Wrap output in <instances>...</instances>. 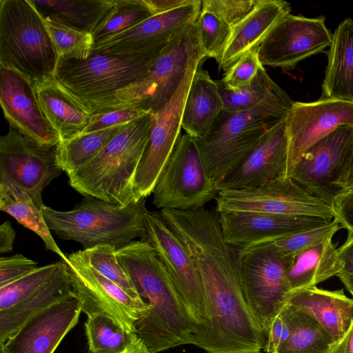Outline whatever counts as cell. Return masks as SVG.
I'll list each match as a JSON object with an SVG mask.
<instances>
[{
    "label": "cell",
    "mask_w": 353,
    "mask_h": 353,
    "mask_svg": "<svg viewBox=\"0 0 353 353\" xmlns=\"http://www.w3.org/2000/svg\"><path fill=\"white\" fill-rule=\"evenodd\" d=\"M198 39L205 57L219 64L232 32V28L215 13L202 9L196 21Z\"/></svg>",
    "instance_id": "ab89813d"
},
{
    "label": "cell",
    "mask_w": 353,
    "mask_h": 353,
    "mask_svg": "<svg viewBox=\"0 0 353 353\" xmlns=\"http://www.w3.org/2000/svg\"><path fill=\"white\" fill-rule=\"evenodd\" d=\"M85 331L89 353H122L142 341L136 333H129L108 316H87Z\"/></svg>",
    "instance_id": "e575fe53"
},
{
    "label": "cell",
    "mask_w": 353,
    "mask_h": 353,
    "mask_svg": "<svg viewBox=\"0 0 353 353\" xmlns=\"http://www.w3.org/2000/svg\"><path fill=\"white\" fill-rule=\"evenodd\" d=\"M37 262L17 254L0 259V288L7 285L37 268Z\"/></svg>",
    "instance_id": "f6af8a7d"
},
{
    "label": "cell",
    "mask_w": 353,
    "mask_h": 353,
    "mask_svg": "<svg viewBox=\"0 0 353 353\" xmlns=\"http://www.w3.org/2000/svg\"><path fill=\"white\" fill-rule=\"evenodd\" d=\"M163 49L136 56L92 50L85 60L59 59L54 76L92 114L119 109L117 92L143 78Z\"/></svg>",
    "instance_id": "8992f818"
},
{
    "label": "cell",
    "mask_w": 353,
    "mask_h": 353,
    "mask_svg": "<svg viewBox=\"0 0 353 353\" xmlns=\"http://www.w3.org/2000/svg\"><path fill=\"white\" fill-rule=\"evenodd\" d=\"M353 126V102L319 99L314 102H295L285 118L288 139L286 176L301 155L314 143L338 128Z\"/></svg>",
    "instance_id": "d6986e66"
},
{
    "label": "cell",
    "mask_w": 353,
    "mask_h": 353,
    "mask_svg": "<svg viewBox=\"0 0 353 353\" xmlns=\"http://www.w3.org/2000/svg\"><path fill=\"white\" fill-rule=\"evenodd\" d=\"M329 353H353V323L345 334L335 343Z\"/></svg>",
    "instance_id": "f5cc1de1"
},
{
    "label": "cell",
    "mask_w": 353,
    "mask_h": 353,
    "mask_svg": "<svg viewBox=\"0 0 353 353\" xmlns=\"http://www.w3.org/2000/svg\"><path fill=\"white\" fill-rule=\"evenodd\" d=\"M33 85L41 111L61 140L74 137L85 128L92 112L54 75Z\"/></svg>",
    "instance_id": "d4e9b609"
},
{
    "label": "cell",
    "mask_w": 353,
    "mask_h": 353,
    "mask_svg": "<svg viewBox=\"0 0 353 353\" xmlns=\"http://www.w3.org/2000/svg\"><path fill=\"white\" fill-rule=\"evenodd\" d=\"M16 236V232L7 221L0 225V253L6 254L13 250V243Z\"/></svg>",
    "instance_id": "f907efd6"
},
{
    "label": "cell",
    "mask_w": 353,
    "mask_h": 353,
    "mask_svg": "<svg viewBox=\"0 0 353 353\" xmlns=\"http://www.w3.org/2000/svg\"><path fill=\"white\" fill-rule=\"evenodd\" d=\"M152 15L143 0H115L112 10L92 34L94 41L129 29Z\"/></svg>",
    "instance_id": "74e56055"
},
{
    "label": "cell",
    "mask_w": 353,
    "mask_h": 353,
    "mask_svg": "<svg viewBox=\"0 0 353 353\" xmlns=\"http://www.w3.org/2000/svg\"><path fill=\"white\" fill-rule=\"evenodd\" d=\"M239 250L240 281L244 297L266 338L291 291L288 270L271 248L257 245Z\"/></svg>",
    "instance_id": "8fae6325"
},
{
    "label": "cell",
    "mask_w": 353,
    "mask_h": 353,
    "mask_svg": "<svg viewBox=\"0 0 353 353\" xmlns=\"http://www.w3.org/2000/svg\"><path fill=\"white\" fill-rule=\"evenodd\" d=\"M219 192L207 173L196 140L181 135L153 190V204L160 210H196L216 199Z\"/></svg>",
    "instance_id": "9c48e42d"
},
{
    "label": "cell",
    "mask_w": 353,
    "mask_h": 353,
    "mask_svg": "<svg viewBox=\"0 0 353 353\" xmlns=\"http://www.w3.org/2000/svg\"><path fill=\"white\" fill-rule=\"evenodd\" d=\"M150 112L136 108H123L97 112L92 115L88 125L80 134H86L126 124Z\"/></svg>",
    "instance_id": "ee69618b"
},
{
    "label": "cell",
    "mask_w": 353,
    "mask_h": 353,
    "mask_svg": "<svg viewBox=\"0 0 353 353\" xmlns=\"http://www.w3.org/2000/svg\"><path fill=\"white\" fill-rule=\"evenodd\" d=\"M288 139L285 119L263 137L255 148L224 176L216 181L219 190L257 187L286 176Z\"/></svg>",
    "instance_id": "cb8c5ba5"
},
{
    "label": "cell",
    "mask_w": 353,
    "mask_h": 353,
    "mask_svg": "<svg viewBox=\"0 0 353 353\" xmlns=\"http://www.w3.org/2000/svg\"><path fill=\"white\" fill-rule=\"evenodd\" d=\"M290 327L288 339L276 353H329L335 344L331 334L310 313L287 303L283 307Z\"/></svg>",
    "instance_id": "1f68e13d"
},
{
    "label": "cell",
    "mask_w": 353,
    "mask_h": 353,
    "mask_svg": "<svg viewBox=\"0 0 353 353\" xmlns=\"http://www.w3.org/2000/svg\"><path fill=\"white\" fill-rule=\"evenodd\" d=\"M216 81L224 109L227 110L250 109L268 99L287 94L270 78L264 67L259 70L254 80L245 86L230 88L225 85L220 80Z\"/></svg>",
    "instance_id": "d590c367"
},
{
    "label": "cell",
    "mask_w": 353,
    "mask_h": 353,
    "mask_svg": "<svg viewBox=\"0 0 353 353\" xmlns=\"http://www.w3.org/2000/svg\"><path fill=\"white\" fill-rule=\"evenodd\" d=\"M259 1L260 0H203L202 9L215 13L233 28L252 12Z\"/></svg>",
    "instance_id": "7bdbcfd3"
},
{
    "label": "cell",
    "mask_w": 353,
    "mask_h": 353,
    "mask_svg": "<svg viewBox=\"0 0 353 353\" xmlns=\"http://www.w3.org/2000/svg\"><path fill=\"white\" fill-rule=\"evenodd\" d=\"M352 141V125L338 128L301 155L290 177L310 194L332 206L336 196L343 191L339 182Z\"/></svg>",
    "instance_id": "ac0fdd59"
},
{
    "label": "cell",
    "mask_w": 353,
    "mask_h": 353,
    "mask_svg": "<svg viewBox=\"0 0 353 353\" xmlns=\"http://www.w3.org/2000/svg\"><path fill=\"white\" fill-rule=\"evenodd\" d=\"M340 272L332 238L298 254L288 268V277L292 291L316 286Z\"/></svg>",
    "instance_id": "4dcf8cb0"
},
{
    "label": "cell",
    "mask_w": 353,
    "mask_h": 353,
    "mask_svg": "<svg viewBox=\"0 0 353 353\" xmlns=\"http://www.w3.org/2000/svg\"><path fill=\"white\" fill-rule=\"evenodd\" d=\"M82 312L74 293L28 319L3 344L1 353H54Z\"/></svg>",
    "instance_id": "44dd1931"
},
{
    "label": "cell",
    "mask_w": 353,
    "mask_h": 353,
    "mask_svg": "<svg viewBox=\"0 0 353 353\" xmlns=\"http://www.w3.org/2000/svg\"><path fill=\"white\" fill-rule=\"evenodd\" d=\"M192 256L204 295L205 323L193 345L205 353H262L265 337L244 297L239 250L223 236L219 214L203 210L173 228Z\"/></svg>",
    "instance_id": "6da1fadb"
},
{
    "label": "cell",
    "mask_w": 353,
    "mask_h": 353,
    "mask_svg": "<svg viewBox=\"0 0 353 353\" xmlns=\"http://www.w3.org/2000/svg\"><path fill=\"white\" fill-rule=\"evenodd\" d=\"M151 113L123 125L89 163L68 176L84 196L121 206L137 201L132 181L147 145Z\"/></svg>",
    "instance_id": "3957f363"
},
{
    "label": "cell",
    "mask_w": 353,
    "mask_h": 353,
    "mask_svg": "<svg viewBox=\"0 0 353 353\" xmlns=\"http://www.w3.org/2000/svg\"><path fill=\"white\" fill-rule=\"evenodd\" d=\"M219 214L225 241L238 249L265 243L321 227L332 220L257 211H226Z\"/></svg>",
    "instance_id": "603a6c76"
},
{
    "label": "cell",
    "mask_w": 353,
    "mask_h": 353,
    "mask_svg": "<svg viewBox=\"0 0 353 353\" xmlns=\"http://www.w3.org/2000/svg\"><path fill=\"white\" fill-rule=\"evenodd\" d=\"M116 250L117 248L112 245L101 244L77 252L81 258L91 268L119 286L131 296L142 299L119 262Z\"/></svg>",
    "instance_id": "f35d334b"
},
{
    "label": "cell",
    "mask_w": 353,
    "mask_h": 353,
    "mask_svg": "<svg viewBox=\"0 0 353 353\" xmlns=\"http://www.w3.org/2000/svg\"><path fill=\"white\" fill-rule=\"evenodd\" d=\"M332 207L342 227L353 232V190H344L335 199Z\"/></svg>",
    "instance_id": "7dc6e473"
},
{
    "label": "cell",
    "mask_w": 353,
    "mask_h": 353,
    "mask_svg": "<svg viewBox=\"0 0 353 353\" xmlns=\"http://www.w3.org/2000/svg\"><path fill=\"white\" fill-rule=\"evenodd\" d=\"M72 294L63 261L38 267L0 288V345L31 316Z\"/></svg>",
    "instance_id": "30bf717a"
},
{
    "label": "cell",
    "mask_w": 353,
    "mask_h": 353,
    "mask_svg": "<svg viewBox=\"0 0 353 353\" xmlns=\"http://www.w3.org/2000/svg\"><path fill=\"white\" fill-rule=\"evenodd\" d=\"M217 212L257 211L282 215L333 219V207L283 176L257 187L223 190L216 198Z\"/></svg>",
    "instance_id": "7c38bea8"
},
{
    "label": "cell",
    "mask_w": 353,
    "mask_h": 353,
    "mask_svg": "<svg viewBox=\"0 0 353 353\" xmlns=\"http://www.w3.org/2000/svg\"><path fill=\"white\" fill-rule=\"evenodd\" d=\"M341 227L338 219L334 218L327 225L301 231L259 245H265L272 249L283 262L288 270L298 254L325 242L329 239H332Z\"/></svg>",
    "instance_id": "8d00e7d4"
},
{
    "label": "cell",
    "mask_w": 353,
    "mask_h": 353,
    "mask_svg": "<svg viewBox=\"0 0 353 353\" xmlns=\"http://www.w3.org/2000/svg\"><path fill=\"white\" fill-rule=\"evenodd\" d=\"M0 210L37 234L46 249L58 254L64 262L68 261V256L52 237L41 210L26 192L10 183L0 181Z\"/></svg>",
    "instance_id": "d6a6232c"
},
{
    "label": "cell",
    "mask_w": 353,
    "mask_h": 353,
    "mask_svg": "<svg viewBox=\"0 0 353 353\" xmlns=\"http://www.w3.org/2000/svg\"><path fill=\"white\" fill-rule=\"evenodd\" d=\"M117 258L137 292L150 307L136 334L151 353L193 345L196 327L164 265L150 243L134 240L117 249Z\"/></svg>",
    "instance_id": "7a4b0ae2"
},
{
    "label": "cell",
    "mask_w": 353,
    "mask_h": 353,
    "mask_svg": "<svg viewBox=\"0 0 353 353\" xmlns=\"http://www.w3.org/2000/svg\"><path fill=\"white\" fill-rule=\"evenodd\" d=\"M264 67L260 61L258 48L245 53L226 72L220 81L230 88H239L249 85L255 78L259 70Z\"/></svg>",
    "instance_id": "b9f144b4"
},
{
    "label": "cell",
    "mask_w": 353,
    "mask_h": 353,
    "mask_svg": "<svg viewBox=\"0 0 353 353\" xmlns=\"http://www.w3.org/2000/svg\"><path fill=\"white\" fill-rule=\"evenodd\" d=\"M292 10L283 0H260L255 9L232 28V32L219 69L225 72L247 52L259 47L266 36L284 16Z\"/></svg>",
    "instance_id": "484cf974"
},
{
    "label": "cell",
    "mask_w": 353,
    "mask_h": 353,
    "mask_svg": "<svg viewBox=\"0 0 353 353\" xmlns=\"http://www.w3.org/2000/svg\"><path fill=\"white\" fill-rule=\"evenodd\" d=\"M337 251L340 274L353 275V232H348L346 241Z\"/></svg>",
    "instance_id": "c3c4849f"
},
{
    "label": "cell",
    "mask_w": 353,
    "mask_h": 353,
    "mask_svg": "<svg viewBox=\"0 0 353 353\" xmlns=\"http://www.w3.org/2000/svg\"><path fill=\"white\" fill-rule=\"evenodd\" d=\"M195 23L168 42L143 78L117 92L121 108H141L152 114L170 100L192 63L206 58Z\"/></svg>",
    "instance_id": "ba28073f"
},
{
    "label": "cell",
    "mask_w": 353,
    "mask_h": 353,
    "mask_svg": "<svg viewBox=\"0 0 353 353\" xmlns=\"http://www.w3.org/2000/svg\"><path fill=\"white\" fill-rule=\"evenodd\" d=\"M224 109L218 85L208 70L195 71L187 94L181 127L195 140L203 137Z\"/></svg>",
    "instance_id": "f1b7e54d"
},
{
    "label": "cell",
    "mask_w": 353,
    "mask_h": 353,
    "mask_svg": "<svg viewBox=\"0 0 353 353\" xmlns=\"http://www.w3.org/2000/svg\"><path fill=\"white\" fill-rule=\"evenodd\" d=\"M41 211L50 230L59 238L81 243L84 250L101 244L120 248L146 234L145 199L127 206L84 196L68 211L44 206Z\"/></svg>",
    "instance_id": "5b68a950"
},
{
    "label": "cell",
    "mask_w": 353,
    "mask_h": 353,
    "mask_svg": "<svg viewBox=\"0 0 353 353\" xmlns=\"http://www.w3.org/2000/svg\"><path fill=\"white\" fill-rule=\"evenodd\" d=\"M202 1L154 14L136 26L97 41L93 50L119 56H136L164 48L177 34L194 24Z\"/></svg>",
    "instance_id": "ffe728a7"
},
{
    "label": "cell",
    "mask_w": 353,
    "mask_h": 353,
    "mask_svg": "<svg viewBox=\"0 0 353 353\" xmlns=\"http://www.w3.org/2000/svg\"><path fill=\"white\" fill-rule=\"evenodd\" d=\"M124 125L60 140L56 148L59 166L68 176L82 168L101 152L114 133Z\"/></svg>",
    "instance_id": "836d02e7"
},
{
    "label": "cell",
    "mask_w": 353,
    "mask_h": 353,
    "mask_svg": "<svg viewBox=\"0 0 353 353\" xmlns=\"http://www.w3.org/2000/svg\"><path fill=\"white\" fill-rule=\"evenodd\" d=\"M67 256L71 286L81 301L82 312L87 316H108L126 332L136 333L137 324L147 314L149 305L91 268L78 252Z\"/></svg>",
    "instance_id": "5bb4252c"
},
{
    "label": "cell",
    "mask_w": 353,
    "mask_h": 353,
    "mask_svg": "<svg viewBox=\"0 0 353 353\" xmlns=\"http://www.w3.org/2000/svg\"><path fill=\"white\" fill-rule=\"evenodd\" d=\"M59 59H87L95 43L92 34L43 19Z\"/></svg>",
    "instance_id": "60d3db41"
},
{
    "label": "cell",
    "mask_w": 353,
    "mask_h": 353,
    "mask_svg": "<svg viewBox=\"0 0 353 353\" xmlns=\"http://www.w3.org/2000/svg\"><path fill=\"white\" fill-rule=\"evenodd\" d=\"M56 148L40 146L10 125L0 139V181L26 192L41 210L43 190L63 172Z\"/></svg>",
    "instance_id": "9a60e30c"
},
{
    "label": "cell",
    "mask_w": 353,
    "mask_h": 353,
    "mask_svg": "<svg viewBox=\"0 0 353 353\" xmlns=\"http://www.w3.org/2000/svg\"><path fill=\"white\" fill-rule=\"evenodd\" d=\"M58 61L44 20L30 0H0V65L34 83L54 75Z\"/></svg>",
    "instance_id": "52a82bcc"
},
{
    "label": "cell",
    "mask_w": 353,
    "mask_h": 353,
    "mask_svg": "<svg viewBox=\"0 0 353 353\" xmlns=\"http://www.w3.org/2000/svg\"><path fill=\"white\" fill-rule=\"evenodd\" d=\"M290 334V324L283 308L271 324L265 338L264 352L276 353L279 347L288 339Z\"/></svg>",
    "instance_id": "bcb514c9"
},
{
    "label": "cell",
    "mask_w": 353,
    "mask_h": 353,
    "mask_svg": "<svg viewBox=\"0 0 353 353\" xmlns=\"http://www.w3.org/2000/svg\"><path fill=\"white\" fill-rule=\"evenodd\" d=\"M327 65L320 99L353 102V19L347 18L338 26L329 50Z\"/></svg>",
    "instance_id": "83f0119b"
},
{
    "label": "cell",
    "mask_w": 353,
    "mask_h": 353,
    "mask_svg": "<svg viewBox=\"0 0 353 353\" xmlns=\"http://www.w3.org/2000/svg\"><path fill=\"white\" fill-rule=\"evenodd\" d=\"M43 19L93 34L115 0H30Z\"/></svg>",
    "instance_id": "f546056e"
},
{
    "label": "cell",
    "mask_w": 353,
    "mask_h": 353,
    "mask_svg": "<svg viewBox=\"0 0 353 353\" xmlns=\"http://www.w3.org/2000/svg\"><path fill=\"white\" fill-rule=\"evenodd\" d=\"M145 223L143 240L150 243L164 265L197 330L205 323L206 316L203 287L196 265L183 243L159 212L148 210Z\"/></svg>",
    "instance_id": "2e32d148"
},
{
    "label": "cell",
    "mask_w": 353,
    "mask_h": 353,
    "mask_svg": "<svg viewBox=\"0 0 353 353\" xmlns=\"http://www.w3.org/2000/svg\"><path fill=\"white\" fill-rule=\"evenodd\" d=\"M332 39L325 24V17H306L288 14L272 29L258 48L262 65L294 69L305 59L324 52Z\"/></svg>",
    "instance_id": "e0dca14e"
},
{
    "label": "cell",
    "mask_w": 353,
    "mask_h": 353,
    "mask_svg": "<svg viewBox=\"0 0 353 353\" xmlns=\"http://www.w3.org/2000/svg\"><path fill=\"white\" fill-rule=\"evenodd\" d=\"M294 103L287 94L247 110L223 109L208 132L196 140L208 176L214 181L224 176L286 118Z\"/></svg>",
    "instance_id": "277c9868"
},
{
    "label": "cell",
    "mask_w": 353,
    "mask_h": 353,
    "mask_svg": "<svg viewBox=\"0 0 353 353\" xmlns=\"http://www.w3.org/2000/svg\"><path fill=\"white\" fill-rule=\"evenodd\" d=\"M123 353V352H122Z\"/></svg>",
    "instance_id": "11a10c76"
},
{
    "label": "cell",
    "mask_w": 353,
    "mask_h": 353,
    "mask_svg": "<svg viewBox=\"0 0 353 353\" xmlns=\"http://www.w3.org/2000/svg\"><path fill=\"white\" fill-rule=\"evenodd\" d=\"M307 311L339 341L353 323V299L343 290H327L316 286L290 292L288 302Z\"/></svg>",
    "instance_id": "4316f807"
},
{
    "label": "cell",
    "mask_w": 353,
    "mask_h": 353,
    "mask_svg": "<svg viewBox=\"0 0 353 353\" xmlns=\"http://www.w3.org/2000/svg\"><path fill=\"white\" fill-rule=\"evenodd\" d=\"M347 290L353 296V275L339 274L337 275Z\"/></svg>",
    "instance_id": "db71d44e"
},
{
    "label": "cell",
    "mask_w": 353,
    "mask_h": 353,
    "mask_svg": "<svg viewBox=\"0 0 353 353\" xmlns=\"http://www.w3.org/2000/svg\"><path fill=\"white\" fill-rule=\"evenodd\" d=\"M204 59L196 60L170 100L151 114L147 145L132 181L137 201L150 195L181 137L182 115L185 99L195 71Z\"/></svg>",
    "instance_id": "4fadbf2b"
},
{
    "label": "cell",
    "mask_w": 353,
    "mask_h": 353,
    "mask_svg": "<svg viewBox=\"0 0 353 353\" xmlns=\"http://www.w3.org/2000/svg\"><path fill=\"white\" fill-rule=\"evenodd\" d=\"M0 103L10 126L42 147H53L61 138L39 106L33 83L26 77L0 65Z\"/></svg>",
    "instance_id": "7402d4cb"
},
{
    "label": "cell",
    "mask_w": 353,
    "mask_h": 353,
    "mask_svg": "<svg viewBox=\"0 0 353 353\" xmlns=\"http://www.w3.org/2000/svg\"><path fill=\"white\" fill-rule=\"evenodd\" d=\"M193 1L194 0H143L153 15L171 11Z\"/></svg>",
    "instance_id": "681fc988"
},
{
    "label": "cell",
    "mask_w": 353,
    "mask_h": 353,
    "mask_svg": "<svg viewBox=\"0 0 353 353\" xmlns=\"http://www.w3.org/2000/svg\"><path fill=\"white\" fill-rule=\"evenodd\" d=\"M339 185L343 191L353 190V141L349 157L340 178Z\"/></svg>",
    "instance_id": "816d5d0a"
}]
</instances>
